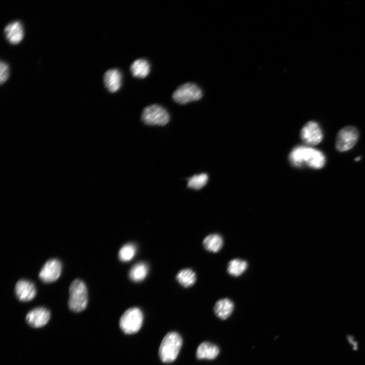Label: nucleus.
<instances>
[{"mask_svg": "<svg viewBox=\"0 0 365 365\" xmlns=\"http://www.w3.org/2000/svg\"><path fill=\"white\" fill-rule=\"evenodd\" d=\"M289 160L294 167L306 165L317 170L323 168L326 163L325 156L322 152L305 146L295 148L290 154Z\"/></svg>", "mask_w": 365, "mask_h": 365, "instance_id": "nucleus-1", "label": "nucleus"}, {"mask_svg": "<svg viewBox=\"0 0 365 365\" xmlns=\"http://www.w3.org/2000/svg\"><path fill=\"white\" fill-rule=\"evenodd\" d=\"M182 339L177 332H170L163 339L159 349L160 357L164 362L171 363L177 358L182 345Z\"/></svg>", "mask_w": 365, "mask_h": 365, "instance_id": "nucleus-2", "label": "nucleus"}, {"mask_svg": "<svg viewBox=\"0 0 365 365\" xmlns=\"http://www.w3.org/2000/svg\"><path fill=\"white\" fill-rule=\"evenodd\" d=\"M69 295L68 305L71 310L79 312L86 308L88 304L87 290L83 281L77 279L71 283Z\"/></svg>", "mask_w": 365, "mask_h": 365, "instance_id": "nucleus-3", "label": "nucleus"}, {"mask_svg": "<svg viewBox=\"0 0 365 365\" xmlns=\"http://www.w3.org/2000/svg\"><path fill=\"white\" fill-rule=\"evenodd\" d=\"M143 322V312L139 308L134 307L128 309L124 313L120 318L119 325L124 333L132 334L140 330Z\"/></svg>", "mask_w": 365, "mask_h": 365, "instance_id": "nucleus-4", "label": "nucleus"}, {"mask_svg": "<svg viewBox=\"0 0 365 365\" xmlns=\"http://www.w3.org/2000/svg\"><path fill=\"white\" fill-rule=\"evenodd\" d=\"M143 121L148 126H164L170 121L168 111L159 105H152L146 107L142 115Z\"/></svg>", "mask_w": 365, "mask_h": 365, "instance_id": "nucleus-5", "label": "nucleus"}, {"mask_svg": "<svg viewBox=\"0 0 365 365\" xmlns=\"http://www.w3.org/2000/svg\"><path fill=\"white\" fill-rule=\"evenodd\" d=\"M203 95L202 91L196 84L186 83L180 85L173 94L175 101L181 105L199 100Z\"/></svg>", "mask_w": 365, "mask_h": 365, "instance_id": "nucleus-6", "label": "nucleus"}, {"mask_svg": "<svg viewBox=\"0 0 365 365\" xmlns=\"http://www.w3.org/2000/svg\"><path fill=\"white\" fill-rule=\"evenodd\" d=\"M357 130L352 126H347L340 130L337 134L335 146L341 152L349 150L356 144L358 138Z\"/></svg>", "mask_w": 365, "mask_h": 365, "instance_id": "nucleus-7", "label": "nucleus"}, {"mask_svg": "<svg viewBox=\"0 0 365 365\" xmlns=\"http://www.w3.org/2000/svg\"><path fill=\"white\" fill-rule=\"evenodd\" d=\"M302 141L308 145L315 146L320 143L323 139L322 131L318 124L311 121L305 124L300 133Z\"/></svg>", "mask_w": 365, "mask_h": 365, "instance_id": "nucleus-8", "label": "nucleus"}, {"mask_svg": "<svg viewBox=\"0 0 365 365\" xmlns=\"http://www.w3.org/2000/svg\"><path fill=\"white\" fill-rule=\"evenodd\" d=\"M62 266L58 259H50L43 267L39 273L40 280L44 283H50L56 281L60 277Z\"/></svg>", "mask_w": 365, "mask_h": 365, "instance_id": "nucleus-9", "label": "nucleus"}, {"mask_svg": "<svg viewBox=\"0 0 365 365\" xmlns=\"http://www.w3.org/2000/svg\"><path fill=\"white\" fill-rule=\"evenodd\" d=\"M50 318V311L46 308L38 307L30 311L26 316V321L34 328H41L46 325Z\"/></svg>", "mask_w": 365, "mask_h": 365, "instance_id": "nucleus-10", "label": "nucleus"}, {"mask_svg": "<svg viewBox=\"0 0 365 365\" xmlns=\"http://www.w3.org/2000/svg\"><path fill=\"white\" fill-rule=\"evenodd\" d=\"M15 292L18 298L21 301L32 300L36 296L37 291L34 284L27 280H20L16 284Z\"/></svg>", "mask_w": 365, "mask_h": 365, "instance_id": "nucleus-11", "label": "nucleus"}, {"mask_svg": "<svg viewBox=\"0 0 365 365\" xmlns=\"http://www.w3.org/2000/svg\"><path fill=\"white\" fill-rule=\"evenodd\" d=\"M5 33L9 42L13 45L19 44L24 39V30L21 23L15 21L6 26Z\"/></svg>", "mask_w": 365, "mask_h": 365, "instance_id": "nucleus-12", "label": "nucleus"}, {"mask_svg": "<svg viewBox=\"0 0 365 365\" xmlns=\"http://www.w3.org/2000/svg\"><path fill=\"white\" fill-rule=\"evenodd\" d=\"M123 76L121 72L117 69L107 71L103 76V82L108 90L114 93L121 87Z\"/></svg>", "mask_w": 365, "mask_h": 365, "instance_id": "nucleus-13", "label": "nucleus"}, {"mask_svg": "<svg viewBox=\"0 0 365 365\" xmlns=\"http://www.w3.org/2000/svg\"><path fill=\"white\" fill-rule=\"evenodd\" d=\"M219 348L216 345L207 342L201 343L196 351L198 359H214L219 354Z\"/></svg>", "mask_w": 365, "mask_h": 365, "instance_id": "nucleus-14", "label": "nucleus"}, {"mask_svg": "<svg viewBox=\"0 0 365 365\" xmlns=\"http://www.w3.org/2000/svg\"><path fill=\"white\" fill-rule=\"evenodd\" d=\"M234 307V304L231 300L228 298L220 299L215 305V314L220 319L226 320L232 314Z\"/></svg>", "mask_w": 365, "mask_h": 365, "instance_id": "nucleus-15", "label": "nucleus"}, {"mask_svg": "<svg viewBox=\"0 0 365 365\" xmlns=\"http://www.w3.org/2000/svg\"><path fill=\"white\" fill-rule=\"evenodd\" d=\"M131 72L135 77L144 78L150 73V65L145 59L137 60L132 64Z\"/></svg>", "mask_w": 365, "mask_h": 365, "instance_id": "nucleus-16", "label": "nucleus"}, {"mask_svg": "<svg viewBox=\"0 0 365 365\" xmlns=\"http://www.w3.org/2000/svg\"><path fill=\"white\" fill-rule=\"evenodd\" d=\"M223 237L218 234H212L207 236L203 241L204 248L208 252L217 253L223 246Z\"/></svg>", "mask_w": 365, "mask_h": 365, "instance_id": "nucleus-17", "label": "nucleus"}, {"mask_svg": "<svg viewBox=\"0 0 365 365\" xmlns=\"http://www.w3.org/2000/svg\"><path fill=\"white\" fill-rule=\"evenodd\" d=\"M248 265L246 261L234 259L230 261L227 267V272L231 276L238 277L241 276L247 270Z\"/></svg>", "mask_w": 365, "mask_h": 365, "instance_id": "nucleus-18", "label": "nucleus"}, {"mask_svg": "<svg viewBox=\"0 0 365 365\" xmlns=\"http://www.w3.org/2000/svg\"><path fill=\"white\" fill-rule=\"evenodd\" d=\"M148 267L144 263L135 265L130 271V278L134 282H140L143 281L148 273Z\"/></svg>", "mask_w": 365, "mask_h": 365, "instance_id": "nucleus-19", "label": "nucleus"}, {"mask_svg": "<svg viewBox=\"0 0 365 365\" xmlns=\"http://www.w3.org/2000/svg\"><path fill=\"white\" fill-rule=\"evenodd\" d=\"M176 279L182 286L188 288L195 284L196 276L195 273L191 270L185 269L179 272Z\"/></svg>", "mask_w": 365, "mask_h": 365, "instance_id": "nucleus-20", "label": "nucleus"}, {"mask_svg": "<svg viewBox=\"0 0 365 365\" xmlns=\"http://www.w3.org/2000/svg\"><path fill=\"white\" fill-rule=\"evenodd\" d=\"M137 253V247L132 243H129L123 246L119 251L118 255L121 262L127 263L130 262L135 256Z\"/></svg>", "mask_w": 365, "mask_h": 365, "instance_id": "nucleus-21", "label": "nucleus"}, {"mask_svg": "<svg viewBox=\"0 0 365 365\" xmlns=\"http://www.w3.org/2000/svg\"><path fill=\"white\" fill-rule=\"evenodd\" d=\"M208 176L205 174L195 175L188 180V187L190 188L199 190L207 183Z\"/></svg>", "mask_w": 365, "mask_h": 365, "instance_id": "nucleus-22", "label": "nucleus"}, {"mask_svg": "<svg viewBox=\"0 0 365 365\" xmlns=\"http://www.w3.org/2000/svg\"><path fill=\"white\" fill-rule=\"evenodd\" d=\"M1 75H0V82L3 85L9 79L10 76V70L9 66L6 62L3 61L1 62Z\"/></svg>", "mask_w": 365, "mask_h": 365, "instance_id": "nucleus-23", "label": "nucleus"}, {"mask_svg": "<svg viewBox=\"0 0 365 365\" xmlns=\"http://www.w3.org/2000/svg\"><path fill=\"white\" fill-rule=\"evenodd\" d=\"M360 159H361L360 157H358V158H356L354 160H355V161L357 162V161H359Z\"/></svg>", "mask_w": 365, "mask_h": 365, "instance_id": "nucleus-24", "label": "nucleus"}]
</instances>
